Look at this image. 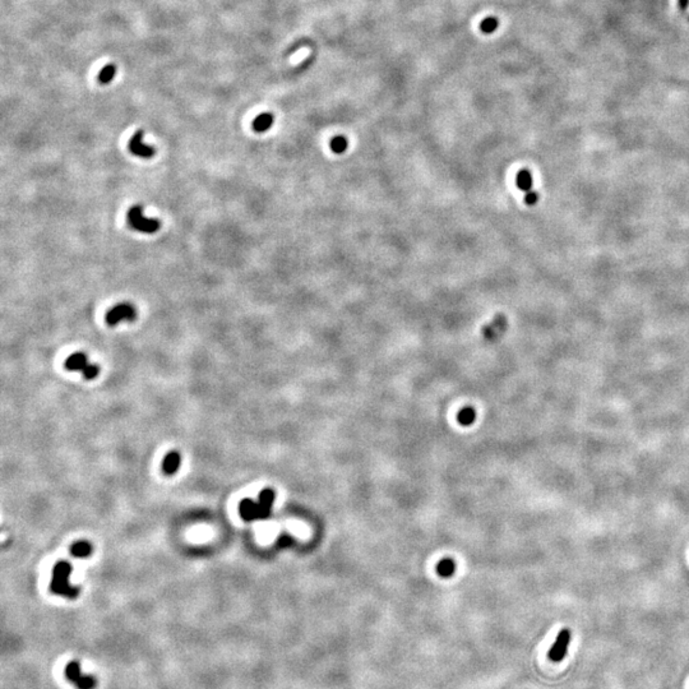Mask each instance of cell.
Segmentation results:
<instances>
[{
  "label": "cell",
  "mask_w": 689,
  "mask_h": 689,
  "mask_svg": "<svg viewBox=\"0 0 689 689\" xmlns=\"http://www.w3.org/2000/svg\"><path fill=\"white\" fill-rule=\"evenodd\" d=\"M72 573V566L69 562L60 561L54 566L53 578L50 583V591L55 595L64 596L67 599H76L79 595V589L71 586L69 576Z\"/></svg>",
  "instance_id": "6da1fadb"
},
{
  "label": "cell",
  "mask_w": 689,
  "mask_h": 689,
  "mask_svg": "<svg viewBox=\"0 0 689 689\" xmlns=\"http://www.w3.org/2000/svg\"><path fill=\"white\" fill-rule=\"evenodd\" d=\"M128 223L133 230L144 234H153L160 230V221L155 218H147L143 213L142 206L137 205L129 210Z\"/></svg>",
  "instance_id": "7a4b0ae2"
},
{
  "label": "cell",
  "mask_w": 689,
  "mask_h": 689,
  "mask_svg": "<svg viewBox=\"0 0 689 689\" xmlns=\"http://www.w3.org/2000/svg\"><path fill=\"white\" fill-rule=\"evenodd\" d=\"M65 368L68 370H72V372L82 373L83 377L88 380L96 378L99 373H100V369H99L97 365L89 364L87 355L83 354V352H76V354L71 355L67 359Z\"/></svg>",
  "instance_id": "3957f363"
},
{
  "label": "cell",
  "mask_w": 689,
  "mask_h": 689,
  "mask_svg": "<svg viewBox=\"0 0 689 689\" xmlns=\"http://www.w3.org/2000/svg\"><path fill=\"white\" fill-rule=\"evenodd\" d=\"M65 676L77 689H94L97 685L96 678L83 674L81 665L76 660L71 661L65 666Z\"/></svg>",
  "instance_id": "277c9868"
},
{
  "label": "cell",
  "mask_w": 689,
  "mask_h": 689,
  "mask_svg": "<svg viewBox=\"0 0 689 689\" xmlns=\"http://www.w3.org/2000/svg\"><path fill=\"white\" fill-rule=\"evenodd\" d=\"M136 317L137 310L133 305L129 303H120L109 310L106 314V323L110 327H115L120 322H133Z\"/></svg>",
  "instance_id": "5b68a950"
},
{
  "label": "cell",
  "mask_w": 689,
  "mask_h": 689,
  "mask_svg": "<svg viewBox=\"0 0 689 689\" xmlns=\"http://www.w3.org/2000/svg\"><path fill=\"white\" fill-rule=\"evenodd\" d=\"M143 130H137L130 138V141H129V151L137 157L151 158L155 155V148L151 146H147L143 142Z\"/></svg>",
  "instance_id": "8992f818"
},
{
  "label": "cell",
  "mask_w": 689,
  "mask_h": 689,
  "mask_svg": "<svg viewBox=\"0 0 689 689\" xmlns=\"http://www.w3.org/2000/svg\"><path fill=\"white\" fill-rule=\"evenodd\" d=\"M569 641H571V633H569L568 629H562L559 632L558 637H556L555 642H554L553 647L549 650V659L554 663H558V661H562L564 659L567 653V648H568Z\"/></svg>",
  "instance_id": "52a82bcc"
},
{
  "label": "cell",
  "mask_w": 689,
  "mask_h": 689,
  "mask_svg": "<svg viewBox=\"0 0 689 689\" xmlns=\"http://www.w3.org/2000/svg\"><path fill=\"white\" fill-rule=\"evenodd\" d=\"M273 501H275V491L271 487L262 490V493L259 494V502L257 503L258 519L267 518L270 516Z\"/></svg>",
  "instance_id": "ba28073f"
},
{
  "label": "cell",
  "mask_w": 689,
  "mask_h": 689,
  "mask_svg": "<svg viewBox=\"0 0 689 689\" xmlns=\"http://www.w3.org/2000/svg\"><path fill=\"white\" fill-rule=\"evenodd\" d=\"M506 327L507 320L506 318H504V315H498V317L496 318V320H494L491 324L486 325V328L484 330L485 338H487V340H493V338L498 337V336H501L502 332L506 330Z\"/></svg>",
  "instance_id": "9c48e42d"
},
{
  "label": "cell",
  "mask_w": 689,
  "mask_h": 689,
  "mask_svg": "<svg viewBox=\"0 0 689 689\" xmlns=\"http://www.w3.org/2000/svg\"><path fill=\"white\" fill-rule=\"evenodd\" d=\"M239 512H240V516L243 517V519H245V521H253V519H258L257 503H255L253 499H244V501L240 503V508H239Z\"/></svg>",
  "instance_id": "30bf717a"
},
{
  "label": "cell",
  "mask_w": 689,
  "mask_h": 689,
  "mask_svg": "<svg viewBox=\"0 0 689 689\" xmlns=\"http://www.w3.org/2000/svg\"><path fill=\"white\" fill-rule=\"evenodd\" d=\"M180 454L178 452H170L166 454L162 462V471L166 475H174L180 466Z\"/></svg>",
  "instance_id": "8fae6325"
},
{
  "label": "cell",
  "mask_w": 689,
  "mask_h": 689,
  "mask_svg": "<svg viewBox=\"0 0 689 689\" xmlns=\"http://www.w3.org/2000/svg\"><path fill=\"white\" fill-rule=\"evenodd\" d=\"M273 125V115L270 113H263L258 115L253 121V129L257 133H265Z\"/></svg>",
  "instance_id": "7c38bea8"
},
{
  "label": "cell",
  "mask_w": 689,
  "mask_h": 689,
  "mask_svg": "<svg viewBox=\"0 0 689 689\" xmlns=\"http://www.w3.org/2000/svg\"><path fill=\"white\" fill-rule=\"evenodd\" d=\"M516 184H517V188L521 189V190H523V191L532 190V184H534L532 174L530 173L529 170H526V169L518 171V174H517V178H516Z\"/></svg>",
  "instance_id": "4fadbf2b"
},
{
  "label": "cell",
  "mask_w": 689,
  "mask_h": 689,
  "mask_svg": "<svg viewBox=\"0 0 689 689\" xmlns=\"http://www.w3.org/2000/svg\"><path fill=\"white\" fill-rule=\"evenodd\" d=\"M92 553V545L88 541H77L71 546V554L76 558H86Z\"/></svg>",
  "instance_id": "5bb4252c"
},
{
  "label": "cell",
  "mask_w": 689,
  "mask_h": 689,
  "mask_svg": "<svg viewBox=\"0 0 689 689\" xmlns=\"http://www.w3.org/2000/svg\"><path fill=\"white\" fill-rule=\"evenodd\" d=\"M454 569H456V564H454L453 559L449 558H444L438 563L437 566V573L439 574L440 577H451L452 574L454 573Z\"/></svg>",
  "instance_id": "9a60e30c"
},
{
  "label": "cell",
  "mask_w": 689,
  "mask_h": 689,
  "mask_svg": "<svg viewBox=\"0 0 689 689\" xmlns=\"http://www.w3.org/2000/svg\"><path fill=\"white\" fill-rule=\"evenodd\" d=\"M475 417H476V414H475V410L472 407H464L457 415V420L464 426L471 425L475 421Z\"/></svg>",
  "instance_id": "2e32d148"
},
{
  "label": "cell",
  "mask_w": 689,
  "mask_h": 689,
  "mask_svg": "<svg viewBox=\"0 0 689 689\" xmlns=\"http://www.w3.org/2000/svg\"><path fill=\"white\" fill-rule=\"evenodd\" d=\"M349 148V141L343 136H337L331 141V150L337 155H342Z\"/></svg>",
  "instance_id": "e0dca14e"
},
{
  "label": "cell",
  "mask_w": 689,
  "mask_h": 689,
  "mask_svg": "<svg viewBox=\"0 0 689 689\" xmlns=\"http://www.w3.org/2000/svg\"><path fill=\"white\" fill-rule=\"evenodd\" d=\"M116 74V67L114 64H109V65L104 67L101 69L100 74H99V82L101 84H109L114 78H115Z\"/></svg>",
  "instance_id": "ac0fdd59"
},
{
  "label": "cell",
  "mask_w": 689,
  "mask_h": 689,
  "mask_svg": "<svg viewBox=\"0 0 689 689\" xmlns=\"http://www.w3.org/2000/svg\"><path fill=\"white\" fill-rule=\"evenodd\" d=\"M498 26H499V22H498V19L496 18V17H487V18H485L484 21L481 22V24H480V29H481L482 34L489 35V34H493V32H496L497 28H498Z\"/></svg>",
  "instance_id": "d6986e66"
},
{
  "label": "cell",
  "mask_w": 689,
  "mask_h": 689,
  "mask_svg": "<svg viewBox=\"0 0 689 689\" xmlns=\"http://www.w3.org/2000/svg\"><path fill=\"white\" fill-rule=\"evenodd\" d=\"M539 201V194L537 191L535 190H530L526 191V195H524V202L527 203L529 206H535Z\"/></svg>",
  "instance_id": "ffe728a7"
},
{
  "label": "cell",
  "mask_w": 689,
  "mask_h": 689,
  "mask_svg": "<svg viewBox=\"0 0 689 689\" xmlns=\"http://www.w3.org/2000/svg\"><path fill=\"white\" fill-rule=\"evenodd\" d=\"M688 4H689V0H679V6H680V8L683 9V11H684V9H686Z\"/></svg>",
  "instance_id": "44dd1931"
}]
</instances>
